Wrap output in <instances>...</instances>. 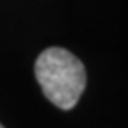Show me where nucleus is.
I'll use <instances>...</instances> for the list:
<instances>
[{
	"label": "nucleus",
	"mask_w": 128,
	"mask_h": 128,
	"mask_svg": "<svg viewBox=\"0 0 128 128\" xmlns=\"http://www.w3.org/2000/svg\"><path fill=\"white\" fill-rule=\"evenodd\" d=\"M34 73L46 100L60 110L75 108L87 86L84 62L60 46H50L39 54Z\"/></svg>",
	"instance_id": "obj_1"
},
{
	"label": "nucleus",
	"mask_w": 128,
	"mask_h": 128,
	"mask_svg": "<svg viewBox=\"0 0 128 128\" xmlns=\"http://www.w3.org/2000/svg\"><path fill=\"white\" fill-rule=\"evenodd\" d=\"M0 128H4V126H2V124H0Z\"/></svg>",
	"instance_id": "obj_2"
}]
</instances>
